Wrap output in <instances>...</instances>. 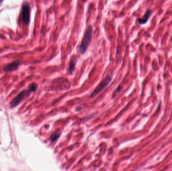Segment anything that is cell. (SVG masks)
Here are the masks:
<instances>
[{"label": "cell", "mask_w": 172, "mask_h": 171, "mask_svg": "<svg viewBox=\"0 0 172 171\" xmlns=\"http://www.w3.org/2000/svg\"><path fill=\"white\" fill-rule=\"evenodd\" d=\"M77 62V57L76 56H73L71 59L70 65H69V72L71 74H72L73 72L75 71L76 65Z\"/></svg>", "instance_id": "cell-7"}, {"label": "cell", "mask_w": 172, "mask_h": 171, "mask_svg": "<svg viewBox=\"0 0 172 171\" xmlns=\"http://www.w3.org/2000/svg\"><path fill=\"white\" fill-rule=\"evenodd\" d=\"M71 85L68 79L65 78H58L54 80L52 84V90L61 91L68 89Z\"/></svg>", "instance_id": "cell-3"}, {"label": "cell", "mask_w": 172, "mask_h": 171, "mask_svg": "<svg viewBox=\"0 0 172 171\" xmlns=\"http://www.w3.org/2000/svg\"><path fill=\"white\" fill-rule=\"evenodd\" d=\"M152 13V11L151 10H147L145 15L144 16V17L142 18H140L138 19V21L139 22V23L140 24H144L145 23H146L148 19V18H149L150 16L151 15Z\"/></svg>", "instance_id": "cell-8"}, {"label": "cell", "mask_w": 172, "mask_h": 171, "mask_svg": "<svg viewBox=\"0 0 172 171\" xmlns=\"http://www.w3.org/2000/svg\"><path fill=\"white\" fill-rule=\"evenodd\" d=\"M93 27L90 26L87 29L84 37L80 46V51L81 54H85L90 44L93 36Z\"/></svg>", "instance_id": "cell-2"}, {"label": "cell", "mask_w": 172, "mask_h": 171, "mask_svg": "<svg viewBox=\"0 0 172 171\" xmlns=\"http://www.w3.org/2000/svg\"><path fill=\"white\" fill-rule=\"evenodd\" d=\"M20 63L19 61H15L7 65L4 69L5 72H11L16 70L18 68Z\"/></svg>", "instance_id": "cell-6"}, {"label": "cell", "mask_w": 172, "mask_h": 171, "mask_svg": "<svg viewBox=\"0 0 172 171\" xmlns=\"http://www.w3.org/2000/svg\"><path fill=\"white\" fill-rule=\"evenodd\" d=\"M30 8L29 4L24 3L22 7V19L23 23L25 25H28L30 22Z\"/></svg>", "instance_id": "cell-5"}, {"label": "cell", "mask_w": 172, "mask_h": 171, "mask_svg": "<svg viewBox=\"0 0 172 171\" xmlns=\"http://www.w3.org/2000/svg\"><path fill=\"white\" fill-rule=\"evenodd\" d=\"M122 89V88L120 87V86H119L117 88V89H116V93H118V92H119L120 90H121Z\"/></svg>", "instance_id": "cell-9"}, {"label": "cell", "mask_w": 172, "mask_h": 171, "mask_svg": "<svg viewBox=\"0 0 172 171\" xmlns=\"http://www.w3.org/2000/svg\"><path fill=\"white\" fill-rule=\"evenodd\" d=\"M37 86L38 85L35 83H33L31 84L29 86L27 89L23 90L17 96H16L11 101L10 104L11 107L12 108H14L17 106L23 100V99L29 95L31 92L35 91L37 88Z\"/></svg>", "instance_id": "cell-1"}, {"label": "cell", "mask_w": 172, "mask_h": 171, "mask_svg": "<svg viewBox=\"0 0 172 171\" xmlns=\"http://www.w3.org/2000/svg\"><path fill=\"white\" fill-rule=\"evenodd\" d=\"M112 79V74L108 75L106 77L103 81H101L99 85L97 86L95 89L93 91L91 95V97H94L96 96L97 94L100 93L102 90L104 89L108 85L109 83L111 81Z\"/></svg>", "instance_id": "cell-4"}]
</instances>
